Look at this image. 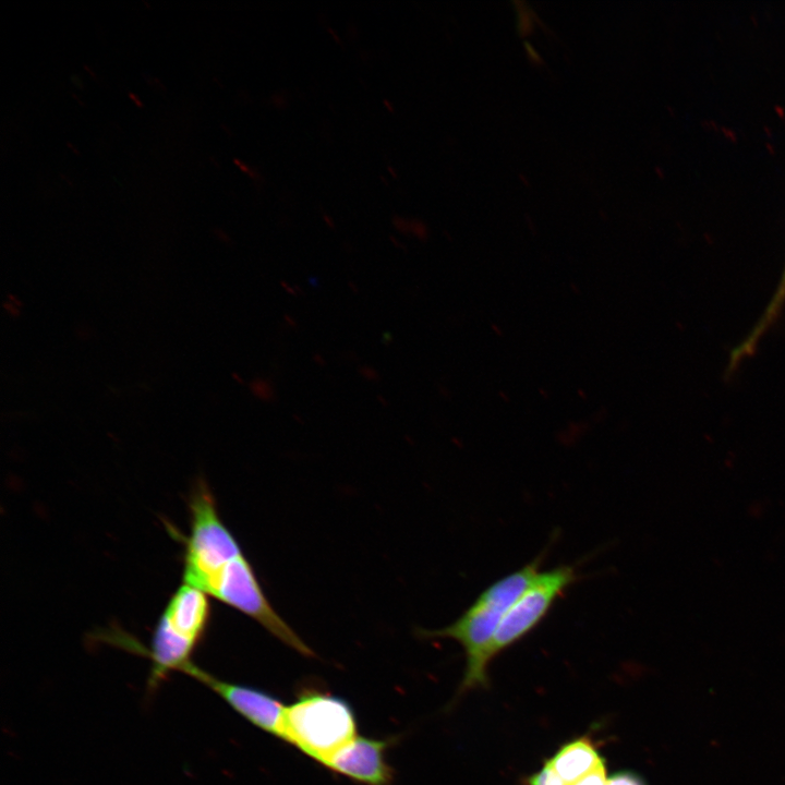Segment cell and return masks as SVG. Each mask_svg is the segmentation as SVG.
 Returning a JSON list of instances; mask_svg holds the SVG:
<instances>
[{
    "instance_id": "cell-6",
    "label": "cell",
    "mask_w": 785,
    "mask_h": 785,
    "mask_svg": "<svg viewBox=\"0 0 785 785\" xmlns=\"http://www.w3.org/2000/svg\"><path fill=\"white\" fill-rule=\"evenodd\" d=\"M392 738L357 736L336 751L323 766L361 785H391L395 777L387 761Z\"/></svg>"
},
{
    "instance_id": "cell-3",
    "label": "cell",
    "mask_w": 785,
    "mask_h": 785,
    "mask_svg": "<svg viewBox=\"0 0 785 785\" xmlns=\"http://www.w3.org/2000/svg\"><path fill=\"white\" fill-rule=\"evenodd\" d=\"M357 733L352 705L330 691L303 688L285 706L282 740L322 765L355 738Z\"/></svg>"
},
{
    "instance_id": "cell-16",
    "label": "cell",
    "mask_w": 785,
    "mask_h": 785,
    "mask_svg": "<svg viewBox=\"0 0 785 785\" xmlns=\"http://www.w3.org/2000/svg\"><path fill=\"white\" fill-rule=\"evenodd\" d=\"M72 95H73V97H74L77 101H80V104H81L82 106H84V102H83L75 94H72Z\"/></svg>"
},
{
    "instance_id": "cell-7",
    "label": "cell",
    "mask_w": 785,
    "mask_h": 785,
    "mask_svg": "<svg viewBox=\"0 0 785 785\" xmlns=\"http://www.w3.org/2000/svg\"><path fill=\"white\" fill-rule=\"evenodd\" d=\"M545 763L569 785L605 765V760L593 739L583 735L563 745Z\"/></svg>"
},
{
    "instance_id": "cell-4",
    "label": "cell",
    "mask_w": 785,
    "mask_h": 785,
    "mask_svg": "<svg viewBox=\"0 0 785 785\" xmlns=\"http://www.w3.org/2000/svg\"><path fill=\"white\" fill-rule=\"evenodd\" d=\"M573 566L563 565L539 571L511 604L488 647V665L503 651L529 635L546 617L555 602L577 581Z\"/></svg>"
},
{
    "instance_id": "cell-14",
    "label": "cell",
    "mask_w": 785,
    "mask_h": 785,
    "mask_svg": "<svg viewBox=\"0 0 785 785\" xmlns=\"http://www.w3.org/2000/svg\"><path fill=\"white\" fill-rule=\"evenodd\" d=\"M71 81L73 82V84H74L76 87L83 88V83H82L81 78L77 77L76 75H72Z\"/></svg>"
},
{
    "instance_id": "cell-15",
    "label": "cell",
    "mask_w": 785,
    "mask_h": 785,
    "mask_svg": "<svg viewBox=\"0 0 785 785\" xmlns=\"http://www.w3.org/2000/svg\"><path fill=\"white\" fill-rule=\"evenodd\" d=\"M67 146H68L75 155H80V150H78L71 142H67Z\"/></svg>"
},
{
    "instance_id": "cell-9",
    "label": "cell",
    "mask_w": 785,
    "mask_h": 785,
    "mask_svg": "<svg viewBox=\"0 0 785 785\" xmlns=\"http://www.w3.org/2000/svg\"><path fill=\"white\" fill-rule=\"evenodd\" d=\"M605 785H647L644 780L631 771H620L607 777Z\"/></svg>"
},
{
    "instance_id": "cell-8",
    "label": "cell",
    "mask_w": 785,
    "mask_h": 785,
    "mask_svg": "<svg viewBox=\"0 0 785 785\" xmlns=\"http://www.w3.org/2000/svg\"><path fill=\"white\" fill-rule=\"evenodd\" d=\"M526 785H566V783L555 773V771L544 763V766L532 774Z\"/></svg>"
},
{
    "instance_id": "cell-5",
    "label": "cell",
    "mask_w": 785,
    "mask_h": 785,
    "mask_svg": "<svg viewBox=\"0 0 785 785\" xmlns=\"http://www.w3.org/2000/svg\"><path fill=\"white\" fill-rule=\"evenodd\" d=\"M182 674L200 681L252 725L282 740V702L266 690L225 681L192 663Z\"/></svg>"
},
{
    "instance_id": "cell-2",
    "label": "cell",
    "mask_w": 785,
    "mask_h": 785,
    "mask_svg": "<svg viewBox=\"0 0 785 785\" xmlns=\"http://www.w3.org/2000/svg\"><path fill=\"white\" fill-rule=\"evenodd\" d=\"M542 559V555L538 556L493 582L450 625L421 631L422 637L452 639L463 648L467 664L458 695L488 686V647L508 608L540 571Z\"/></svg>"
},
{
    "instance_id": "cell-11",
    "label": "cell",
    "mask_w": 785,
    "mask_h": 785,
    "mask_svg": "<svg viewBox=\"0 0 785 785\" xmlns=\"http://www.w3.org/2000/svg\"><path fill=\"white\" fill-rule=\"evenodd\" d=\"M252 390L257 397L264 400H271L275 394L273 386L264 379L255 381L252 385Z\"/></svg>"
},
{
    "instance_id": "cell-12",
    "label": "cell",
    "mask_w": 785,
    "mask_h": 785,
    "mask_svg": "<svg viewBox=\"0 0 785 785\" xmlns=\"http://www.w3.org/2000/svg\"><path fill=\"white\" fill-rule=\"evenodd\" d=\"M361 374L367 379H376L377 378V372L374 369H371L367 366L361 369Z\"/></svg>"
},
{
    "instance_id": "cell-13",
    "label": "cell",
    "mask_w": 785,
    "mask_h": 785,
    "mask_svg": "<svg viewBox=\"0 0 785 785\" xmlns=\"http://www.w3.org/2000/svg\"><path fill=\"white\" fill-rule=\"evenodd\" d=\"M128 96H129V98L135 104V106H137V107H140V108H142V107L144 106V105H143V101H142L141 98H140V96H137L136 94L130 92V93L128 94Z\"/></svg>"
},
{
    "instance_id": "cell-10",
    "label": "cell",
    "mask_w": 785,
    "mask_h": 785,
    "mask_svg": "<svg viewBox=\"0 0 785 785\" xmlns=\"http://www.w3.org/2000/svg\"><path fill=\"white\" fill-rule=\"evenodd\" d=\"M606 781V766L602 765L592 773L569 785H605Z\"/></svg>"
},
{
    "instance_id": "cell-1",
    "label": "cell",
    "mask_w": 785,
    "mask_h": 785,
    "mask_svg": "<svg viewBox=\"0 0 785 785\" xmlns=\"http://www.w3.org/2000/svg\"><path fill=\"white\" fill-rule=\"evenodd\" d=\"M190 530L183 543V583L250 616L305 656L314 652L277 614L237 540L222 522L215 498L197 481L189 499Z\"/></svg>"
}]
</instances>
